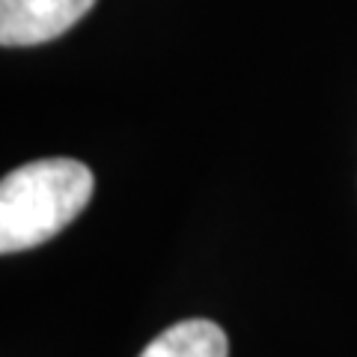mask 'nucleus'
<instances>
[{
    "label": "nucleus",
    "mask_w": 357,
    "mask_h": 357,
    "mask_svg": "<svg viewBox=\"0 0 357 357\" xmlns=\"http://www.w3.org/2000/svg\"><path fill=\"white\" fill-rule=\"evenodd\" d=\"M93 173L75 158H42L0 182V253L39 248L86 208Z\"/></svg>",
    "instance_id": "1"
},
{
    "label": "nucleus",
    "mask_w": 357,
    "mask_h": 357,
    "mask_svg": "<svg viewBox=\"0 0 357 357\" xmlns=\"http://www.w3.org/2000/svg\"><path fill=\"white\" fill-rule=\"evenodd\" d=\"M96 0H0V42L3 48H27L63 36Z\"/></svg>",
    "instance_id": "2"
},
{
    "label": "nucleus",
    "mask_w": 357,
    "mask_h": 357,
    "mask_svg": "<svg viewBox=\"0 0 357 357\" xmlns=\"http://www.w3.org/2000/svg\"><path fill=\"white\" fill-rule=\"evenodd\" d=\"M140 357H229V342L215 321L188 319L158 333Z\"/></svg>",
    "instance_id": "3"
}]
</instances>
